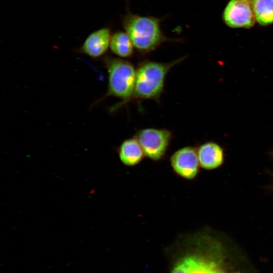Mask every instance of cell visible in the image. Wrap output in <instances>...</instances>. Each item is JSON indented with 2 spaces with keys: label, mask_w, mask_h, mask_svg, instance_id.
<instances>
[{
  "label": "cell",
  "mask_w": 273,
  "mask_h": 273,
  "mask_svg": "<svg viewBox=\"0 0 273 273\" xmlns=\"http://www.w3.org/2000/svg\"><path fill=\"white\" fill-rule=\"evenodd\" d=\"M200 167L205 170L219 168L224 163L225 153L224 149L218 143L208 141L196 147Z\"/></svg>",
  "instance_id": "9"
},
{
  "label": "cell",
  "mask_w": 273,
  "mask_h": 273,
  "mask_svg": "<svg viewBox=\"0 0 273 273\" xmlns=\"http://www.w3.org/2000/svg\"><path fill=\"white\" fill-rule=\"evenodd\" d=\"M134 136L139 142L145 157L155 162L165 157L173 138L171 131L168 129L151 127L139 130Z\"/></svg>",
  "instance_id": "5"
},
{
  "label": "cell",
  "mask_w": 273,
  "mask_h": 273,
  "mask_svg": "<svg viewBox=\"0 0 273 273\" xmlns=\"http://www.w3.org/2000/svg\"><path fill=\"white\" fill-rule=\"evenodd\" d=\"M256 21L261 25L273 23V0H252Z\"/></svg>",
  "instance_id": "12"
},
{
  "label": "cell",
  "mask_w": 273,
  "mask_h": 273,
  "mask_svg": "<svg viewBox=\"0 0 273 273\" xmlns=\"http://www.w3.org/2000/svg\"><path fill=\"white\" fill-rule=\"evenodd\" d=\"M223 19L230 27L249 28L256 21L252 0H230L223 13Z\"/></svg>",
  "instance_id": "7"
},
{
  "label": "cell",
  "mask_w": 273,
  "mask_h": 273,
  "mask_svg": "<svg viewBox=\"0 0 273 273\" xmlns=\"http://www.w3.org/2000/svg\"><path fill=\"white\" fill-rule=\"evenodd\" d=\"M169 163L175 174L188 180L195 179L201 168L196 147L190 146L175 151L169 158Z\"/></svg>",
  "instance_id": "6"
},
{
  "label": "cell",
  "mask_w": 273,
  "mask_h": 273,
  "mask_svg": "<svg viewBox=\"0 0 273 273\" xmlns=\"http://www.w3.org/2000/svg\"><path fill=\"white\" fill-rule=\"evenodd\" d=\"M110 49L115 55L124 59L131 58L135 50L132 41L125 31H117L112 34Z\"/></svg>",
  "instance_id": "11"
},
{
  "label": "cell",
  "mask_w": 273,
  "mask_h": 273,
  "mask_svg": "<svg viewBox=\"0 0 273 273\" xmlns=\"http://www.w3.org/2000/svg\"><path fill=\"white\" fill-rule=\"evenodd\" d=\"M103 62L108 74L107 89L96 104L109 97L121 100L110 107L109 111L113 113L129 103L134 90L136 68L127 60L110 56L104 57Z\"/></svg>",
  "instance_id": "4"
},
{
  "label": "cell",
  "mask_w": 273,
  "mask_h": 273,
  "mask_svg": "<svg viewBox=\"0 0 273 273\" xmlns=\"http://www.w3.org/2000/svg\"><path fill=\"white\" fill-rule=\"evenodd\" d=\"M117 154L120 162L127 167L139 165L145 157L143 150L135 136L124 140L117 148Z\"/></svg>",
  "instance_id": "10"
},
{
  "label": "cell",
  "mask_w": 273,
  "mask_h": 273,
  "mask_svg": "<svg viewBox=\"0 0 273 273\" xmlns=\"http://www.w3.org/2000/svg\"><path fill=\"white\" fill-rule=\"evenodd\" d=\"M162 19L132 13L129 9L122 17V25L140 54H148L166 42H181V39L166 37L161 29Z\"/></svg>",
  "instance_id": "2"
},
{
  "label": "cell",
  "mask_w": 273,
  "mask_h": 273,
  "mask_svg": "<svg viewBox=\"0 0 273 273\" xmlns=\"http://www.w3.org/2000/svg\"><path fill=\"white\" fill-rule=\"evenodd\" d=\"M272 155H273V153H272ZM271 189H273V185L272 186Z\"/></svg>",
  "instance_id": "13"
},
{
  "label": "cell",
  "mask_w": 273,
  "mask_h": 273,
  "mask_svg": "<svg viewBox=\"0 0 273 273\" xmlns=\"http://www.w3.org/2000/svg\"><path fill=\"white\" fill-rule=\"evenodd\" d=\"M112 35L110 28L106 27L92 32L79 48V53L93 59L105 57L110 48Z\"/></svg>",
  "instance_id": "8"
},
{
  "label": "cell",
  "mask_w": 273,
  "mask_h": 273,
  "mask_svg": "<svg viewBox=\"0 0 273 273\" xmlns=\"http://www.w3.org/2000/svg\"><path fill=\"white\" fill-rule=\"evenodd\" d=\"M186 58L185 56L166 63L149 60L141 61L136 68L134 90L129 102L152 100L159 103L167 74L171 68Z\"/></svg>",
  "instance_id": "3"
},
{
  "label": "cell",
  "mask_w": 273,
  "mask_h": 273,
  "mask_svg": "<svg viewBox=\"0 0 273 273\" xmlns=\"http://www.w3.org/2000/svg\"><path fill=\"white\" fill-rule=\"evenodd\" d=\"M179 240L170 273H247L242 256L222 235L205 228Z\"/></svg>",
  "instance_id": "1"
}]
</instances>
